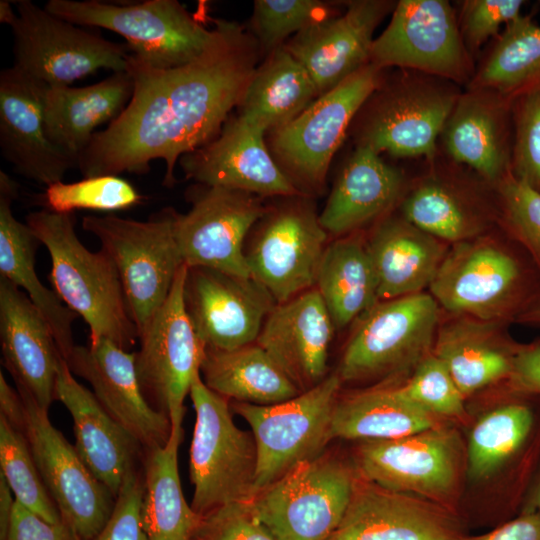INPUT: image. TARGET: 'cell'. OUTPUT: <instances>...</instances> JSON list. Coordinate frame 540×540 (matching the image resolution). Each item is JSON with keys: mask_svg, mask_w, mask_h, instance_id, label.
I'll return each mask as SVG.
<instances>
[{"mask_svg": "<svg viewBox=\"0 0 540 540\" xmlns=\"http://www.w3.org/2000/svg\"><path fill=\"white\" fill-rule=\"evenodd\" d=\"M328 236L307 196L266 208L245 246L251 277L277 303L314 288Z\"/></svg>", "mask_w": 540, "mask_h": 540, "instance_id": "cell-13", "label": "cell"}, {"mask_svg": "<svg viewBox=\"0 0 540 540\" xmlns=\"http://www.w3.org/2000/svg\"><path fill=\"white\" fill-rule=\"evenodd\" d=\"M358 477L357 468L324 451L259 491L251 505L278 540H328Z\"/></svg>", "mask_w": 540, "mask_h": 540, "instance_id": "cell-11", "label": "cell"}, {"mask_svg": "<svg viewBox=\"0 0 540 540\" xmlns=\"http://www.w3.org/2000/svg\"><path fill=\"white\" fill-rule=\"evenodd\" d=\"M260 127L237 115L208 144L179 159L186 179L259 197L304 196L269 151Z\"/></svg>", "mask_w": 540, "mask_h": 540, "instance_id": "cell-21", "label": "cell"}, {"mask_svg": "<svg viewBox=\"0 0 540 540\" xmlns=\"http://www.w3.org/2000/svg\"><path fill=\"white\" fill-rule=\"evenodd\" d=\"M342 384L334 372L316 386L280 403L232 402L231 409L248 423L256 442L257 493L324 452L333 439L332 417Z\"/></svg>", "mask_w": 540, "mask_h": 540, "instance_id": "cell-12", "label": "cell"}, {"mask_svg": "<svg viewBox=\"0 0 540 540\" xmlns=\"http://www.w3.org/2000/svg\"><path fill=\"white\" fill-rule=\"evenodd\" d=\"M463 443L446 424L390 440L361 441L356 468L363 479L448 508L459 487Z\"/></svg>", "mask_w": 540, "mask_h": 540, "instance_id": "cell-16", "label": "cell"}, {"mask_svg": "<svg viewBox=\"0 0 540 540\" xmlns=\"http://www.w3.org/2000/svg\"><path fill=\"white\" fill-rule=\"evenodd\" d=\"M191 540H278L259 520L251 501L232 502L202 516Z\"/></svg>", "mask_w": 540, "mask_h": 540, "instance_id": "cell-49", "label": "cell"}, {"mask_svg": "<svg viewBox=\"0 0 540 540\" xmlns=\"http://www.w3.org/2000/svg\"><path fill=\"white\" fill-rule=\"evenodd\" d=\"M176 212L167 207L145 221L112 214L81 221L114 263L138 335L164 304L184 265L174 235Z\"/></svg>", "mask_w": 540, "mask_h": 540, "instance_id": "cell-7", "label": "cell"}, {"mask_svg": "<svg viewBox=\"0 0 540 540\" xmlns=\"http://www.w3.org/2000/svg\"><path fill=\"white\" fill-rule=\"evenodd\" d=\"M513 100L486 88H464L441 131L439 151L493 187L511 175Z\"/></svg>", "mask_w": 540, "mask_h": 540, "instance_id": "cell-24", "label": "cell"}, {"mask_svg": "<svg viewBox=\"0 0 540 540\" xmlns=\"http://www.w3.org/2000/svg\"><path fill=\"white\" fill-rule=\"evenodd\" d=\"M366 234L334 238L321 259L315 288L338 330L353 324L379 301Z\"/></svg>", "mask_w": 540, "mask_h": 540, "instance_id": "cell-36", "label": "cell"}, {"mask_svg": "<svg viewBox=\"0 0 540 540\" xmlns=\"http://www.w3.org/2000/svg\"><path fill=\"white\" fill-rule=\"evenodd\" d=\"M396 1L352 0L343 11L316 23L284 45L309 72L319 96L369 64L374 32Z\"/></svg>", "mask_w": 540, "mask_h": 540, "instance_id": "cell-22", "label": "cell"}, {"mask_svg": "<svg viewBox=\"0 0 540 540\" xmlns=\"http://www.w3.org/2000/svg\"><path fill=\"white\" fill-rule=\"evenodd\" d=\"M509 327L442 311L432 352L465 398L510 379L520 343L512 338Z\"/></svg>", "mask_w": 540, "mask_h": 540, "instance_id": "cell-31", "label": "cell"}, {"mask_svg": "<svg viewBox=\"0 0 540 540\" xmlns=\"http://www.w3.org/2000/svg\"><path fill=\"white\" fill-rule=\"evenodd\" d=\"M410 180L381 154L356 146L334 183L319 221L335 238L367 232L398 210Z\"/></svg>", "mask_w": 540, "mask_h": 540, "instance_id": "cell-28", "label": "cell"}, {"mask_svg": "<svg viewBox=\"0 0 540 540\" xmlns=\"http://www.w3.org/2000/svg\"><path fill=\"white\" fill-rule=\"evenodd\" d=\"M336 328L314 287L277 303L267 316L259 344L302 392L328 376V356Z\"/></svg>", "mask_w": 540, "mask_h": 540, "instance_id": "cell-27", "label": "cell"}, {"mask_svg": "<svg viewBox=\"0 0 540 540\" xmlns=\"http://www.w3.org/2000/svg\"><path fill=\"white\" fill-rule=\"evenodd\" d=\"M13 66L45 87L71 86L98 70L127 71L126 43L105 39L31 0L13 2Z\"/></svg>", "mask_w": 540, "mask_h": 540, "instance_id": "cell-9", "label": "cell"}, {"mask_svg": "<svg viewBox=\"0 0 540 540\" xmlns=\"http://www.w3.org/2000/svg\"><path fill=\"white\" fill-rule=\"evenodd\" d=\"M465 88H486L511 100L540 91V25L521 15L491 41Z\"/></svg>", "mask_w": 540, "mask_h": 540, "instance_id": "cell-40", "label": "cell"}, {"mask_svg": "<svg viewBox=\"0 0 540 540\" xmlns=\"http://www.w3.org/2000/svg\"><path fill=\"white\" fill-rule=\"evenodd\" d=\"M187 266L178 271L169 296L139 333L135 367L149 404L165 414L172 432L183 434L184 401L200 373L205 347L184 306Z\"/></svg>", "mask_w": 540, "mask_h": 540, "instance_id": "cell-15", "label": "cell"}, {"mask_svg": "<svg viewBox=\"0 0 540 540\" xmlns=\"http://www.w3.org/2000/svg\"><path fill=\"white\" fill-rule=\"evenodd\" d=\"M50 13L82 27L104 28L126 40L131 54L156 69H171L198 57L212 38L177 0L118 4L99 0H49Z\"/></svg>", "mask_w": 540, "mask_h": 540, "instance_id": "cell-8", "label": "cell"}, {"mask_svg": "<svg viewBox=\"0 0 540 540\" xmlns=\"http://www.w3.org/2000/svg\"><path fill=\"white\" fill-rule=\"evenodd\" d=\"M55 396L72 417L79 457L116 498L128 472L142 461L143 447L75 379L65 360L57 373Z\"/></svg>", "mask_w": 540, "mask_h": 540, "instance_id": "cell-30", "label": "cell"}, {"mask_svg": "<svg viewBox=\"0 0 540 540\" xmlns=\"http://www.w3.org/2000/svg\"><path fill=\"white\" fill-rule=\"evenodd\" d=\"M45 86L13 65L0 72V151L18 174L45 187L63 181L76 162L48 138Z\"/></svg>", "mask_w": 540, "mask_h": 540, "instance_id": "cell-25", "label": "cell"}, {"mask_svg": "<svg viewBox=\"0 0 540 540\" xmlns=\"http://www.w3.org/2000/svg\"><path fill=\"white\" fill-rule=\"evenodd\" d=\"M183 434L171 431L165 445L145 449L142 524L148 540H191L198 515L184 497L178 470Z\"/></svg>", "mask_w": 540, "mask_h": 540, "instance_id": "cell-39", "label": "cell"}, {"mask_svg": "<svg viewBox=\"0 0 540 540\" xmlns=\"http://www.w3.org/2000/svg\"><path fill=\"white\" fill-rule=\"evenodd\" d=\"M538 3H539V5H540V1H539Z\"/></svg>", "mask_w": 540, "mask_h": 540, "instance_id": "cell-59", "label": "cell"}, {"mask_svg": "<svg viewBox=\"0 0 540 540\" xmlns=\"http://www.w3.org/2000/svg\"><path fill=\"white\" fill-rule=\"evenodd\" d=\"M497 226L540 270V192L509 175L497 187Z\"/></svg>", "mask_w": 540, "mask_h": 540, "instance_id": "cell-45", "label": "cell"}, {"mask_svg": "<svg viewBox=\"0 0 540 540\" xmlns=\"http://www.w3.org/2000/svg\"><path fill=\"white\" fill-rule=\"evenodd\" d=\"M342 11L339 3L321 0H255L252 35L267 56L283 47L290 36Z\"/></svg>", "mask_w": 540, "mask_h": 540, "instance_id": "cell-43", "label": "cell"}, {"mask_svg": "<svg viewBox=\"0 0 540 540\" xmlns=\"http://www.w3.org/2000/svg\"><path fill=\"white\" fill-rule=\"evenodd\" d=\"M448 508L358 477L346 512L328 540H456Z\"/></svg>", "mask_w": 540, "mask_h": 540, "instance_id": "cell-26", "label": "cell"}, {"mask_svg": "<svg viewBox=\"0 0 540 540\" xmlns=\"http://www.w3.org/2000/svg\"><path fill=\"white\" fill-rule=\"evenodd\" d=\"M19 196L18 183L0 171V277L28 296L48 323L62 357L67 362L75 343L72 325L77 314L40 281L36 269L39 240L26 223L17 220L13 202Z\"/></svg>", "mask_w": 540, "mask_h": 540, "instance_id": "cell-33", "label": "cell"}, {"mask_svg": "<svg viewBox=\"0 0 540 540\" xmlns=\"http://www.w3.org/2000/svg\"><path fill=\"white\" fill-rule=\"evenodd\" d=\"M0 417L15 429L24 432L26 422V407L17 389L5 379L0 372Z\"/></svg>", "mask_w": 540, "mask_h": 540, "instance_id": "cell-54", "label": "cell"}, {"mask_svg": "<svg viewBox=\"0 0 540 540\" xmlns=\"http://www.w3.org/2000/svg\"><path fill=\"white\" fill-rule=\"evenodd\" d=\"M405 394L439 419H464L466 398L445 364L433 352L401 381Z\"/></svg>", "mask_w": 540, "mask_h": 540, "instance_id": "cell-46", "label": "cell"}, {"mask_svg": "<svg viewBox=\"0 0 540 540\" xmlns=\"http://www.w3.org/2000/svg\"><path fill=\"white\" fill-rule=\"evenodd\" d=\"M441 316L428 291L378 301L352 324L336 372L343 383L406 379L432 352Z\"/></svg>", "mask_w": 540, "mask_h": 540, "instance_id": "cell-5", "label": "cell"}, {"mask_svg": "<svg viewBox=\"0 0 540 540\" xmlns=\"http://www.w3.org/2000/svg\"><path fill=\"white\" fill-rule=\"evenodd\" d=\"M211 20V40L187 64L156 69L130 55L131 99L80 154L77 168L83 178L146 174L152 161L162 160L163 184L172 187L179 159L219 134L239 106L261 51L239 23Z\"/></svg>", "mask_w": 540, "mask_h": 540, "instance_id": "cell-1", "label": "cell"}, {"mask_svg": "<svg viewBox=\"0 0 540 540\" xmlns=\"http://www.w3.org/2000/svg\"><path fill=\"white\" fill-rule=\"evenodd\" d=\"M73 214L41 209L25 223L50 256L49 279L60 299L90 329V342L105 338L128 350L138 340L117 269L100 249L90 251L77 236Z\"/></svg>", "mask_w": 540, "mask_h": 540, "instance_id": "cell-3", "label": "cell"}, {"mask_svg": "<svg viewBox=\"0 0 540 540\" xmlns=\"http://www.w3.org/2000/svg\"><path fill=\"white\" fill-rule=\"evenodd\" d=\"M144 198L129 181L116 175L56 182L47 186L41 195L45 209L62 214H73L75 210H126L139 205Z\"/></svg>", "mask_w": 540, "mask_h": 540, "instance_id": "cell-44", "label": "cell"}, {"mask_svg": "<svg viewBox=\"0 0 540 540\" xmlns=\"http://www.w3.org/2000/svg\"><path fill=\"white\" fill-rule=\"evenodd\" d=\"M200 374L209 389L233 402L272 405L301 392L256 342L225 351L205 348Z\"/></svg>", "mask_w": 540, "mask_h": 540, "instance_id": "cell-38", "label": "cell"}, {"mask_svg": "<svg viewBox=\"0 0 540 540\" xmlns=\"http://www.w3.org/2000/svg\"><path fill=\"white\" fill-rule=\"evenodd\" d=\"M441 419L413 402L401 381L383 382L339 395L332 417V437L390 440L441 424Z\"/></svg>", "mask_w": 540, "mask_h": 540, "instance_id": "cell-35", "label": "cell"}, {"mask_svg": "<svg viewBox=\"0 0 540 540\" xmlns=\"http://www.w3.org/2000/svg\"><path fill=\"white\" fill-rule=\"evenodd\" d=\"M534 511L540 514V472L535 479L528 495L526 496L525 502L522 507L521 512Z\"/></svg>", "mask_w": 540, "mask_h": 540, "instance_id": "cell-57", "label": "cell"}, {"mask_svg": "<svg viewBox=\"0 0 540 540\" xmlns=\"http://www.w3.org/2000/svg\"><path fill=\"white\" fill-rule=\"evenodd\" d=\"M19 394L26 407L23 433L46 489L62 519L76 534L82 540L93 539L107 523L116 498L51 423L48 410L28 394Z\"/></svg>", "mask_w": 540, "mask_h": 540, "instance_id": "cell-19", "label": "cell"}, {"mask_svg": "<svg viewBox=\"0 0 540 540\" xmlns=\"http://www.w3.org/2000/svg\"><path fill=\"white\" fill-rule=\"evenodd\" d=\"M189 396L195 411L189 451L192 509L202 516L232 502L251 501L258 463L252 432L235 424L229 401L209 389L200 373Z\"/></svg>", "mask_w": 540, "mask_h": 540, "instance_id": "cell-6", "label": "cell"}, {"mask_svg": "<svg viewBox=\"0 0 540 540\" xmlns=\"http://www.w3.org/2000/svg\"><path fill=\"white\" fill-rule=\"evenodd\" d=\"M515 324L540 328V291L529 306L518 316Z\"/></svg>", "mask_w": 540, "mask_h": 540, "instance_id": "cell-56", "label": "cell"}, {"mask_svg": "<svg viewBox=\"0 0 540 540\" xmlns=\"http://www.w3.org/2000/svg\"><path fill=\"white\" fill-rule=\"evenodd\" d=\"M512 390V400L486 412L470 431L465 461L475 481L501 471L524 452L536 433L537 414L528 401L530 393Z\"/></svg>", "mask_w": 540, "mask_h": 540, "instance_id": "cell-41", "label": "cell"}, {"mask_svg": "<svg viewBox=\"0 0 540 540\" xmlns=\"http://www.w3.org/2000/svg\"><path fill=\"white\" fill-rule=\"evenodd\" d=\"M184 306L206 349L233 350L255 343L277 302L252 277L187 267Z\"/></svg>", "mask_w": 540, "mask_h": 540, "instance_id": "cell-20", "label": "cell"}, {"mask_svg": "<svg viewBox=\"0 0 540 540\" xmlns=\"http://www.w3.org/2000/svg\"><path fill=\"white\" fill-rule=\"evenodd\" d=\"M67 364L74 375L90 384L102 407L144 450L167 443L170 420L145 398L136 373L135 352L101 338L88 346L75 345Z\"/></svg>", "mask_w": 540, "mask_h": 540, "instance_id": "cell-23", "label": "cell"}, {"mask_svg": "<svg viewBox=\"0 0 540 540\" xmlns=\"http://www.w3.org/2000/svg\"><path fill=\"white\" fill-rule=\"evenodd\" d=\"M7 540H82L64 521L51 523L15 502Z\"/></svg>", "mask_w": 540, "mask_h": 540, "instance_id": "cell-51", "label": "cell"}, {"mask_svg": "<svg viewBox=\"0 0 540 540\" xmlns=\"http://www.w3.org/2000/svg\"><path fill=\"white\" fill-rule=\"evenodd\" d=\"M0 468L18 503L48 522L63 520L45 487L24 433L1 417Z\"/></svg>", "mask_w": 540, "mask_h": 540, "instance_id": "cell-42", "label": "cell"}, {"mask_svg": "<svg viewBox=\"0 0 540 540\" xmlns=\"http://www.w3.org/2000/svg\"><path fill=\"white\" fill-rule=\"evenodd\" d=\"M143 495V470L136 467L126 475L107 523L91 540H148L141 516Z\"/></svg>", "mask_w": 540, "mask_h": 540, "instance_id": "cell-50", "label": "cell"}, {"mask_svg": "<svg viewBox=\"0 0 540 540\" xmlns=\"http://www.w3.org/2000/svg\"><path fill=\"white\" fill-rule=\"evenodd\" d=\"M463 87L440 77L395 68L359 110L356 146L395 158L432 160L439 137Z\"/></svg>", "mask_w": 540, "mask_h": 540, "instance_id": "cell-4", "label": "cell"}, {"mask_svg": "<svg viewBox=\"0 0 540 540\" xmlns=\"http://www.w3.org/2000/svg\"><path fill=\"white\" fill-rule=\"evenodd\" d=\"M383 71L371 63L365 65L271 133L272 156L304 196L318 193L324 186L333 156L379 85Z\"/></svg>", "mask_w": 540, "mask_h": 540, "instance_id": "cell-10", "label": "cell"}, {"mask_svg": "<svg viewBox=\"0 0 540 540\" xmlns=\"http://www.w3.org/2000/svg\"><path fill=\"white\" fill-rule=\"evenodd\" d=\"M12 2L7 0L0 1V22L8 26L14 21L16 12L12 9Z\"/></svg>", "mask_w": 540, "mask_h": 540, "instance_id": "cell-58", "label": "cell"}, {"mask_svg": "<svg viewBox=\"0 0 540 540\" xmlns=\"http://www.w3.org/2000/svg\"><path fill=\"white\" fill-rule=\"evenodd\" d=\"M426 170L410 180L398 207L412 224L449 245L497 227L496 188L440 151Z\"/></svg>", "mask_w": 540, "mask_h": 540, "instance_id": "cell-17", "label": "cell"}, {"mask_svg": "<svg viewBox=\"0 0 540 540\" xmlns=\"http://www.w3.org/2000/svg\"><path fill=\"white\" fill-rule=\"evenodd\" d=\"M132 93L133 81L128 71L112 72L84 87H45L43 109L48 138L77 165L96 129L116 119Z\"/></svg>", "mask_w": 540, "mask_h": 540, "instance_id": "cell-34", "label": "cell"}, {"mask_svg": "<svg viewBox=\"0 0 540 540\" xmlns=\"http://www.w3.org/2000/svg\"><path fill=\"white\" fill-rule=\"evenodd\" d=\"M0 344L4 366L16 389L49 410L56 400V378L64 358L37 308L4 277H0Z\"/></svg>", "mask_w": 540, "mask_h": 540, "instance_id": "cell-29", "label": "cell"}, {"mask_svg": "<svg viewBox=\"0 0 540 540\" xmlns=\"http://www.w3.org/2000/svg\"><path fill=\"white\" fill-rule=\"evenodd\" d=\"M511 174L540 192V91L513 100Z\"/></svg>", "mask_w": 540, "mask_h": 540, "instance_id": "cell-47", "label": "cell"}, {"mask_svg": "<svg viewBox=\"0 0 540 540\" xmlns=\"http://www.w3.org/2000/svg\"><path fill=\"white\" fill-rule=\"evenodd\" d=\"M186 198L190 209L175 214L174 235L183 263L239 277H251L245 242L265 213L261 197L196 183Z\"/></svg>", "mask_w": 540, "mask_h": 540, "instance_id": "cell-18", "label": "cell"}, {"mask_svg": "<svg viewBox=\"0 0 540 540\" xmlns=\"http://www.w3.org/2000/svg\"><path fill=\"white\" fill-rule=\"evenodd\" d=\"M318 97L309 72L283 46L257 66L238 115L272 133L289 124Z\"/></svg>", "mask_w": 540, "mask_h": 540, "instance_id": "cell-37", "label": "cell"}, {"mask_svg": "<svg viewBox=\"0 0 540 540\" xmlns=\"http://www.w3.org/2000/svg\"><path fill=\"white\" fill-rule=\"evenodd\" d=\"M366 235L379 301L428 291L450 247L396 211Z\"/></svg>", "mask_w": 540, "mask_h": 540, "instance_id": "cell-32", "label": "cell"}, {"mask_svg": "<svg viewBox=\"0 0 540 540\" xmlns=\"http://www.w3.org/2000/svg\"><path fill=\"white\" fill-rule=\"evenodd\" d=\"M15 502L10 486L0 474V540H7Z\"/></svg>", "mask_w": 540, "mask_h": 540, "instance_id": "cell-55", "label": "cell"}, {"mask_svg": "<svg viewBox=\"0 0 540 540\" xmlns=\"http://www.w3.org/2000/svg\"><path fill=\"white\" fill-rule=\"evenodd\" d=\"M540 291V270L498 226L450 245L428 288L442 311L515 324Z\"/></svg>", "mask_w": 540, "mask_h": 540, "instance_id": "cell-2", "label": "cell"}, {"mask_svg": "<svg viewBox=\"0 0 540 540\" xmlns=\"http://www.w3.org/2000/svg\"><path fill=\"white\" fill-rule=\"evenodd\" d=\"M507 384L516 390L540 397V339L520 343Z\"/></svg>", "mask_w": 540, "mask_h": 540, "instance_id": "cell-52", "label": "cell"}, {"mask_svg": "<svg viewBox=\"0 0 540 540\" xmlns=\"http://www.w3.org/2000/svg\"><path fill=\"white\" fill-rule=\"evenodd\" d=\"M380 70H414L463 88L476 62L462 39L457 12L446 0L397 1L384 31L374 39L370 62Z\"/></svg>", "mask_w": 540, "mask_h": 540, "instance_id": "cell-14", "label": "cell"}, {"mask_svg": "<svg viewBox=\"0 0 540 540\" xmlns=\"http://www.w3.org/2000/svg\"><path fill=\"white\" fill-rule=\"evenodd\" d=\"M523 0H464L457 13L459 30L476 61L482 48L500 34V28L519 16Z\"/></svg>", "mask_w": 540, "mask_h": 540, "instance_id": "cell-48", "label": "cell"}, {"mask_svg": "<svg viewBox=\"0 0 540 540\" xmlns=\"http://www.w3.org/2000/svg\"><path fill=\"white\" fill-rule=\"evenodd\" d=\"M456 540H540V514L521 512L491 532L477 536H459Z\"/></svg>", "mask_w": 540, "mask_h": 540, "instance_id": "cell-53", "label": "cell"}]
</instances>
